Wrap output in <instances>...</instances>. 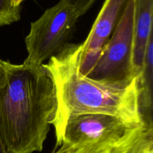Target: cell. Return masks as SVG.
<instances>
[{"mask_svg":"<svg viewBox=\"0 0 153 153\" xmlns=\"http://www.w3.org/2000/svg\"><path fill=\"white\" fill-rule=\"evenodd\" d=\"M81 44L67 43L42 65L55 88V112L50 125L55 128L56 148L62 144L67 120L76 115H108L128 128L145 123L139 108L138 76L128 85H120L82 76L79 71Z\"/></svg>","mask_w":153,"mask_h":153,"instance_id":"obj_1","label":"cell"},{"mask_svg":"<svg viewBox=\"0 0 153 153\" xmlns=\"http://www.w3.org/2000/svg\"><path fill=\"white\" fill-rule=\"evenodd\" d=\"M0 137L7 153L41 152L55 106L53 83L43 66L3 61Z\"/></svg>","mask_w":153,"mask_h":153,"instance_id":"obj_2","label":"cell"},{"mask_svg":"<svg viewBox=\"0 0 153 153\" xmlns=\"http://www.w3.org/2000/svg\"><path fill=\"white\" fill-rule=\"evenodd\" d=\"M79 17L76 9L64 0L45 10L31 23L25 39L28 56L24 64L42 66L57 55L69 43Z\"/></svg>","mask_w":153,"mask_h":153,"instance_id":"obj_3","label":"cell"},{"mask_svg":"<svg viewBox=\"0 0 153 153\" xmlns=\"http://www.w3.org/2000/svg\"><path fill=\"white\" fill-rule=\"evenodd\" d=\"M134 0H131L86 77L112 85H127L138 76L133 61Z\"/></svg>","mask_w":153,"mask_h":153,"instance_id":"obj_4","label":"cell"},{"mask_svg":"<svg viewBox=\"0 0 153 153\" xmlns=\"http://www.w3.org/2000/svg\"><path fill=\"white\" fill-rule=\"evenodd\" d=\"M131 0H105L91 28L81 44L79 71L87 76L95 66L102 47L111 36Z\"/></svg>","mask_w":153,"mask_h":153,"instance_id":"obj_5","label":"cell"},{"mask_svg":"<svg viewBox=\"0 0 153 153\" xmlns=\"http://www.w3.org/2000/svg\"><path fill=\"white\" fill-rule=\"evenodd\" d=\"M127 128L128 127L120 120L108 115H76L69 118L66 123L62 144H80L110 134H123Z\"/></svg>","mask_w":153,"mask_h":153,"instance_id":"obj_6","label":"cell"},{"mask_svg":"<svg viewBox=\"0 0 153 153\" xmlns=\"http://www.w3.org/2000/svg\"><path fill=\"white\" fill-rule=\"evenodd\" d=\"M153 0H134L133 61L139 76L149 38L153 34Z\"/></svg>","mask_w":153,"mask_h":153,"instance_id":"obj_7","label":"cell"},{"mask_svg":"<svg viewBox=\"0 0 153 153\" xmlns=\"http://www.w3.org/2000/svg\"><path fill=\"white\" fill-rule=\"evenodd\" d=\"M152 83L153 34L149 38L143 67L138 76L139 108L143 122L149 126H153Z\"/></svg>","mask_w":153,"mask_h":153,"instance_id":"obj_8","label":"cell"},{"mask_svg":"<svg viewBox=\"0 0 153 153\" xmlns=\"http://www.w3.org/2000/svg\"><path fill=\"white\" fill-rule=\"evenodd\" d=\"M109 153H153V126L127 128Z\"/></svg>","mask_w":153,"mask_h":153,"instance_id":"obj_9","label":"cell"},{"mask_svg":"<svg viewBox=\"0 0 153 153\" xmlns=\"http://www.w3.org/2000/svg\"><path fill=\"white\" fill-rule=\"evenodd\" d=\"M123 134H110L98 140L76 145L64 143L66 146L64 153H109Z\"/></svg>","mask_w":153,"mask_h":153,"instance_id":"obj_10","label":"cell"},{"mask_svg":"<svg viewBox=\"0 0 153 153\" xmlns=\"http://www.w3.org/2000/svg\"><path fill=\"white\" fill-rule=\"evenodd\" d=\"M24 0H0V26L11 25L21 17V4Z\"/></svg>","mask_w":153,"mask_h":153,"instance_id":"obj_11","label":"cell"},{"mask_svg":"<svg viewBox=\"0 0 153 153\" xmlns=\"http://www.w3.org/2000/svg\"><path fill=\"white\" fill-rule=\"evenodd\" d=\"M64 1L73 6L78 12L79 16H82L91 8L96 0H64Z\"/></svg>","mask_w":153,"mask_h":153,"instance_id":"obj_12","label":"cell"},{"mask_svg":"<svg viewBox=\"0 0 153 153\" xmlns=\"http://www.w3.org/2000/svg\"><path fill=\"white\" fill-rule=\"evenodd\" d=\"M4 78H5V71H4V65H3V61L1 59L0 60V88L4 82ZM0 153H7L1 140V137H0Z\"/></svg>","mask_w":153,"mask_h":153,"instance_id":"obj_13","label":"cell"},{"mask_svg":"<svg viewBox=\"0 0 153 153\" xmlns=\"http://www.w3.org/2000/svg\"><path fill=\"white\" fill-rule=\"evenodd\" d=\"M65 150H66V146L65 144H64L63 143L61 146H60V148L59 149H55V151H54L52 153H64L65 152Z\"/></svg>","mask_w":153,"mask_h":153,"instance_id":"obj_14","label":"cell"},{"mask_svg":"<svg viewBox=\"0 0 153 153\" xmlns=\"http://www.w3.org/2000/svg\"><path fill=\"white\" fill-rule=\"evenodd\" d=\"M0 60H1V59H0Z\"/></svg>","mask_w":153,"mask_h":153,"instance_id":"obj_15","label":"cell"}]
</instances>
